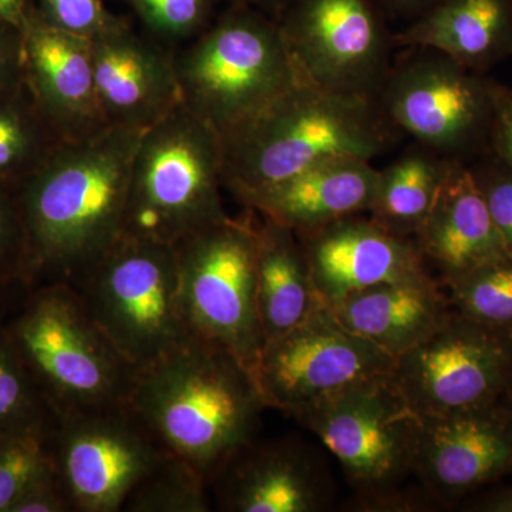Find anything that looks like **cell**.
Instances as JSON below:
<instances>
[{"mask_svg":"<svg viewBox=\"0 0 512 512\" xmlns=\"http://www.w3.org/2000/svg\"><path fill=\"white\" fill-rule=\"evenodd\" d=\"M174 248L192 336L229 350L254 375L265 345L256 306L255 225L228 215Z\"/></svg>","mask_w":512,"mask_h":512,"instance_id":"10","label":"cell"},{"mask_svg":"<svg viewBox=\"0 0 512 512\" xmlns=\"http://www.w3.org/2000/svg\"><path fill=\"white\" fill-rule=\"evenodd\" d=\"M0 23V96L10 92L16 82L18 73L22 70V29L18 35L16 30L6 32Z\"/></svg>","mask_w":512,"mask_h":512,"instance_id":"38","label":"cell"},{"mask_svg":"<svg viewBox=\"0 0 512 512\" xmlns=\"http://www.w3.org/2000/svg\"><path fill=\"white\" fill-rule=\"evenodd\" d=\"M448 507L512 477V413L500 403L423 420L416 473Z\"/></svg>","mask_w":512,"mask_h":512,"instance_id":"16","label":"cell"},{"mask_svg":"<svg viewBox=\"0 0 512 512\" xmlns=\"http://www.w3.org/2000/svg\"><path fill=\"white\" fill-rule=\"evenodd\" d=\"M488 153L512 171V89L497 83Z\"/></svg>","mask_w":512,"mask_h":512,"instance_id":"36","label":"cell"},{"mask_svg":"<svg viewBox=\"0 0 512 512\" xmlns=\"http://www.w3.org/2000/svg\"><path fill=\"white\" fill-rule=\"evenodd\" d=\"M343 511L349 512H436L450 510V507L423 484L417 487L380 488L375 491H363L348 498L342 504Z\"/></svg>","mask_w":512,"mask_h":512,"instance_id":"35","label":"cell"},{"mask_svg":"<svg viewBox=\"0 0 512 512\" xmlns=\"http://www.w3.org/2000/svg\"><path fill=\"white\" fill-rule=\"evenodd\" d=\"M458 507L468 512H512V483L484 488L461 501Z\"/></svg>","mask_w":512,"mask_h":512,"instance_id":"39","label":"cell"},{"mask_svg":"<svg viewBox=\"0 0 512 512\" xmlns=\"http://www.w3.org/2000/svg\"><path fill=\"white\" fill-rule=\"evenodd\" d=\"M0 325L56 417L124 406L137 372L67 284L23 286Z\"/></svg>","mask_w":512,"mask_h":512,"instance_id":"4","label":"cell"},{"mask_svg":"<svg viewBox=\"0 0 512 512\" xmlns=\"http://www.w3.org/2000/svg\"><path fill=\"white\" fill-rule=\"evenodd\" d=\"M9 512H74L57 474L45 478L12 505Z\"/></svg>","mask_w":512,"mask_h":512,"instance_id":"37","label":"cell"},{"mask_svg":"<svg viewBox=\"0 0 512 512\" xmlns=\"http://www.w3.org/2000/svg\"><path fill=\"white\" fill-rule=\"evenodd\" d=\"M451 160L414 143L379 170L369 217L390 234L416 238L437 200Z\"/></svg>","mask_w":512,"mask_h":512,"instance_id":"25","label":"cell"},{"mask_svg":"<svg viewBox=\"0 0 512 512\" xmlns=\"http://www.w3.org/2000/svg\"><path fill=\"white\" fill-rule=\"evenodd\" d=\"M319 437L357 493L416 473L423 420L394 373L367 377L293 417Z\"/></svg>","mask_w":512,"mask_h":512,"instance_id":"9","label":"cell"},{"mask_svg":"<svg viewBox=\"0 0 512 512\" xmlns=\"http://www.w3.org/2000/svg\"><path fill=\"white\" fill-rule=\"evenodd\" d=\"M329 308L343 326L394 359L429 338L453 312L446 288L430 272L363 289Z\"/></svg>","mask_w":512,"mask_h":512,"instance_id":"22","label":"cell"},{"mask_svg":"<svg viewBox=\"0 0 512 512\" xmlns=\"http://www.w3.org/2000/svg\"><path fill=\"white\" fill-rule=\"evenodd\" d=\"M28 247L26 232L15 195L0 187V293H13L26 286Z\"/></svg>","mask_w":512,"mask_h":512,"instance_id":"32","label":"cell"},{"mask_svg":"<svg viewBox=\"0 0 512 512\" xmlns=\"http://www.w3.org/2000/svg\"><path fill=\"white\" fill-rule=\"evenodd\" d=\"M126 512L214 511L210 485L183 460L168 453L128 495Z\"/></svg>","mask_w":512,"mask_h":512,"instance_id":"29","label":"cell"},{"mask_svg":"<svg viewBox=\"0 0 512 512\" xmlns=\"http://www.w3.org/2000/svg\"><path fill=\"white\" fill-rule=\"evenodd\" d=\"M55 417L0 325V436Z\"/></svg>","mask_w":512,"mask_h":512,"instance_id":"31","label":"cell"},{"mask_svg":"<svg viewBox=\"0 0 512 512\" xmlns=\"http://www.w3.org/2000/svg\"><path fill=\"white\" fill-rule=\"evenodd\" d=\"M407 49L377 97L386 119L447 160L468 164L487 154L498 82L437 50Z\"/></svg>","mask_w":512,"mask_h":512,"instance_id":"8","label":"cell"},{"mask_svg":"<svg viewBox=\"0 0 512 512\" xmlns=\"http://www.w3.org/2000/svg\"><path fill=\"white\" fill-rule=\"evenodd\" d=\"M22 67L37 107L64 141L84 140L111 127L94 77L89 39L28 18L22 28Z\"/></svg>","mask_w":512,"mask_h":512,"instance_id":"19","label":"cell"},{"mask_svg":"<svg viewBox=\"0 0 512 512\" xmlns=\"http://www.w3.org/2000/svg\"><path fill=\"white\" fill-rule=\"evenodd\" d=\"M143 134L111 126L64 141L20 185L26 286H76L123 237L131 165Z\"/></svg>","mask_w":512,"mask_h":512,"instance_id":"1","label":"cell"},{"mask_svg":"<svg viewBox=\"0 0 512 512\" xmlns=\"http://www.w3.org/2000/svg\"><path fill=\"white\" fill-rule=\"evenodd\" d=\"M146 35L171 52L187 45L217 18L221 0H123Z\"/></svg>","mask_w":512,"mask_h":512,"instance_id":"30","label":"cell"},{"mask_svg":"<svg viewBox=\"0 0 512 512\" xmlns=\"http://www.w3.org/2000/svg\"><path fill=\"white\" fill-rule=\"evenodd\" d=\"M383 15L407 19L409 22L419 18L424 12L433 8L440 0H373Z\"/></svg>","mask_w":512,"mask_h":512,"instance_id":"40","label":"cell"},{"mask_svg":"<svg viewBox=\"0 0 512 512\" xmlns=\"http://www.w3.org/2000/svg\"><path fill=\"white\" fill-rule=\"evenodd\" d=\"M224 2H227L228 5L249 6V8L261 10L271 18L278 19L292 0H224Z\"/></svg>","mask_w":512,"mask_h":512,"instance_id":"42","label":"cell"},{"mask_svg":"<svg viewBox=\"0 0 512 512\" xmlns=\"http://www.w3.org/2000/svg\"><path fill=\"white\" fill-rule=\"evenodd\" d=\"M451 308L512 340V255L444 285Z\"/></svg>","mask_w":512,"mask_h":512,"instance_id":"28","label":"cell"},{"mask_svg":"<svg viewBox=\"0 0 512 512\" xmlns=\"http://www.w3.org/2000/svg\"><path fill=\"white\" fill-rule=\"evenodd\" d=\"M262 220L256 227V306L266 343L295 328L326 303L313 284L298 234L278 222Z\"/></svg>","mask_w":512,"mask_h":512,"instance_id":"24","label":"cell"},{"mask_svg":"<svg viewBox=\"0 0 512 512\" xmlns=\"http://www.w3.org/2000/svg\"><path fill=\"white\" fill-rule=\"evenodd\" d=\"M128 406L208 485L255 439L268 409L248 367L198 336L138 372Z\"/></svg>","mask_w":512,"mask_h":512,"instance_id":"2","label":"cell"},{"mask_svg":"<svg viewBox=\"0 0 512 512\" xmlns=\"http://www.w3.org/2000/svg\"><path fill=\"white\" fill-rule=\"evenodd\" d=\"M467 165L495 228L500 232L508 254L512 255V171L491 153Z\"/></svg>","mask_w":512,"mask_h":512,"instance_id":"33","label":"cell"},{"mask_svg":"<svg viewBox=\"0 0 512 512\" xmlns=\"http://www.w3.org/2000/svg\"><path fill=\"white\" fill-rule=\"evenodd\" d=\"M94 77L110 126L146 131L184 106L174 52L127 20L90 40Z\"/></svg>","mask_w":512,"mask_h":512,"instance_id":"17","label":"cell"},{"mask_svg":"<svg viewBox=\"0 0 512 512\" xmlns=\"http://www.w3.org/2000/svg\"><path fill=\"white\" fill-rule=\"evenodd\" d=\"M57 417L0 436V512L56 474Z\"/></svg>","mask_w":512,"mask_h":512,"instance_id":"27","label":"cell"},{"mask_svg":"<svg viewBox=\"0 0 512 512\" xmlns=\"http://www.w3.org/2000/svg\"><path fill=\"white\" fill-rule=\"evenodd\" d=\"M370 163L352 156L328 158L239 202L266 220L305 234L340 218L369 212L379 181V170Z\"/></svg>","mask_w":512,"mask_h":512,"instance_id":"20","label":"cell"},{"mask_svg":"<svg viewBox=\"0 0 512 512\" xmlns=\"http://www.w3.org/2000/svg\"><path fill=\"white\" fill-rule=\"evenodd\" d=\"M399 134L377 101L326 92L302 80L221 136L224 187L241 201L328 158L372 161Z\"/></svg>","mask_w":512,"mask_h":512,"instance_id":"3","label":"cell"},{"mask_svg":"<svg viewBox=\"0 0 512 512\" xmlns=\"http://www.w3.org/2000/svg\"><path fill=\"white\" fill-rule=\"evenodd\" d=\"M184 106L224 136L302 82L276 19L228 5L174 52Z\"/></svg>","mask_w":512,"mask_h":512,"instance_id":"5","label":"cell"},{"mask_svg":"<svg viewBox=\"0 0 512 512\" xmlns=\"http://www.w3.org/2000/svg\"><path fill=\"white\" fill-rule=\"evenodd\" d=\"M73 288L137 373L192 338L174 245L123 235Z\"/></svg>","mask_w":512,"mask_h":512,"instance_id":"7","label":"cell"},{"mask_svg":"<svg viewBox=\"0 0 512 512\" xmlns=\"http://www.w3.org/2000/svg\"><path fill=\"white\" fill-rule=\"evenodd\" d=\"M313 284L328 306L346 296L429 272L414 239L397 237L363 214L298 234Z\"/></svg>","mask_w":512,"mask_h":512,"instance_id":"18","label":"cell"},{"mask_svg":"<svg viewBox=\"0 0 512 512\" xmlns=\"http://www.w3.org/2000/svg\"><path fill=\"white\" fill-rule=\"evenodd\" d=\"M210 491L222 512H325L336 500L325 457L298 437H255L222 466Z\"/></svg>","mask_w":512,"mask_h":512,"instance_id":"15","label":"cell"},{"mask_svg":"<svg viewBox=\"0 0 512 512\" xmlns=\"http://www.w3.org/2000/svg\"><path fill=\"white\" fill-rule=\"evenodd\" d=\"M396 359L343 326L328 305L265 343L254 377L268 409L295 417L326 397L382 373Z\"/></svg>","mask_w":512,"mask_h":512,"instance_id":"13","label":"cell"},{"mask_svg":"<svg viewBox=\"0 0 512 512\" xmlns=\"http://www.w3.org/2000/svg\"><path fill=\"white\" fill-rule=\"evenodd\" d=\"M167 454L128 404L57 417L56 474L74 512L123 511Z\"/></svg>","mask_w":512,"mask_h":512,"instance_id":"14","label":"cell"},{"mask_svg":"<svg viewBox=\"0 0 512 512\" xmlns=\"http://www.w3.org/2000/svg\"><path fill=\"white\" fill-rule=\"evenodd\" d=\"M42 19L63 32L92 40L123 18L113 15L104 0H43Z\"/></svg>","mask_w":512,"mask_h":512,"instance_id":"34","label":"cell"},{"mask_svg":"<svg viewBox=\"0 0 512 512\" xmlns=\"http://www.w3.org/2000/svg\"><path fill=\"white\" fill-rule=\"evenodd\" d=\"M394 377L421 420L500 402L512 382V340L454 311L397 357Z\"/></svg>","mask_w":512,"mask_h":512,"instance_id":"12","label":"cell"},{"mask_svg":"<svg viewBox=\"0 0 512 512\" xmlns=\"http://www.w3.org/2000/svg\"><path fill=\"white\" fill-rule=\"evenodd\" d=\"M443 285L508 254L468 165L450 161L429 217L414 238Z\"/></svg>","mask_w":512,"mask_h":512,"instance_id":"21","label":"cell"},{"mask_svg":"<svg viewBox=\"0 0 512 512\" xmlns=\"http://www.w3.org/2000/svg\"><path fill=\"white\" fill-rule=\"evenodd\" d=\"M498 403H500L504 409H507L508 412L512 413V382L510 386L507 387V390H505L503 396H501L500 402Z\"/></svg>","mask_w":512,"mask_h":512,"instance_id":"43","label":"cell"},{"mask_svg":"<svg viewBox=\"0 0 512 512\" xmlns=\"http://www.w3.org/2000/svg\"><path fill=\"white\" fill-rule=\"evenodd\" d=\"M10 92L0 96V181L19 178L20 187L64 140L37 104L28 109Z\"/></svg>","mask_w":512,"mask_h":512,"instance_id":"26","label":"cell"},{"mask_svg":"<svg viewBox=\"0 0 512 512\" xmlns=\"http://www.w3.org/2000/svg\"><path fill=\"white\" fill-rule=\"evenodd\" d=\"M276 22L305 82L377 101L396 42L373 0H292Z\"/></svg>","mask_w":512,"mask_h":512,"instance_id":"11","label":"cell"},{"mask_svg":"<svg viewBox=\"0 0 512 512\" xmlns=\"http://www.w3.org/2000/svg\"><path fill=\"white\" fill-rule=\"evenodd\" d=\"M394 42L437 50L485 74L512 57V0H440Z\"/></svg>","mask_w":512,"mask_h":512,"instance_id":"23","label":"cell"},{"mask_svg":"<svg viewBox=\"0 0 512 512\" xmlns=\"http://www.w3.org/2000/svg\"><path fill=\"white\" fill-rule=\"evenodd\" d=\"M10 295H12V293H9V295H5V293H0V313H2L3 306H5V303L6 301H8Z\"/></svg>","mask_w":512,"mask_h":512,"instance_id":"44","label":"cell"},{"mask_svg":"<svg viewBox=\"0 0 512 512\" xmlns=\"http://www.w3.org/2000/svg\"><path fill=\"white\" fill-rule=\"evenodd\" d=\"M222 188L220 134L181 106L138 143L124 235L175 245L228 217Z\"/></svg>","mask_w":512,"mask_h":512,"instance_id":"6","label":"cell"},{"mask_svg":"<svg viewBox=\"0 0 512 512\" xmlns=\"http://www.w3.org/2000/svg\"><path fill=\"white\" fill-rule=\"evenodd\" d=\"M25 19V0H0V23L22 28Z\"/></svg>","mask_w":512,"mask_h":512,"instance_id":"41","label":"cell"}]
</instances>
